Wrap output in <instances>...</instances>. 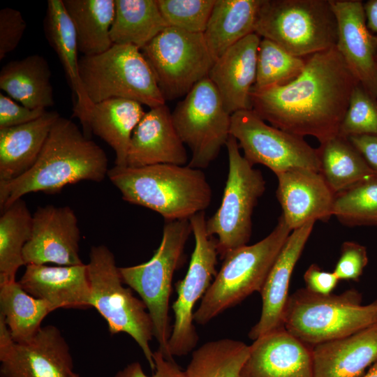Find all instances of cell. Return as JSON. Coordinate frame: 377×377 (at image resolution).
Instances as JSON below:
<instances>
[{"instance_id":"obj_1","label":"cell","mask_w":377,"mask_h":377,"mask_svg":"<svg viewBox=\"0 0 377 377\" xmlns=\"http://www.w3.org/2000/svg\"><path fill=\"white\" fill-rule=\"evenodd\" d=\"M358 83L335 46L309 56L293 80L252 89L251 108L272 126L323 144L339 134Z\"/></svg>"},{"instance_id":"obj_2","label":"cell","mask_w":377,"mask_h":377,"mask_svg":"<svg viewBox=\"0 0 377 377\" xmlns=\"http://www.w3.org/2000/svg\"><path fill=\"white\" fill-rule=\"evenodd\" d=\"M108 170L104 150L72 120L59 117L34 165L13 179L0 182L1 210L30 193L55 194L80 181L101 182Z\"/></svg>"},{"instance_id":"obj_3","label":"cell","mask_w":377,"mask_h":377,"mask_svg":"<svg viewBox=\"0 0 377 377\" xmlns=\"http://www.w3.org/2000/svg\"><path fill=\"white\" fill-rule=\"evenodd\" d=\"M108 177L125 201L156 212L165 221L189 219L205 212L212 198L205 173L188 165H114Z\"/></svg>"},{"instance_id":"obj_4","label":"cell","mask_w":377,"mask_h":377,"mask_svg":"<svg viewBox=\"0 0 377 377\" xmlns=\"http://www.w3.org/2000/svg\"><path fill=\"white\" fill-rule=\"evenodd\" d=\"M292 230L281 215L273 230L252 245L228 252L221 269L193 313L204 325L254 292L260 293L267 276Z\"/></svg>"},{"instance_id":"obj_5","label":"cell","mask_w":377,"mask_h":377,"mask_svg":"<svg viewBox=\"0 0 377 377\" xmlns=\"http://www.w3.org/2000/svg\"><path fill=\"white\" fill-rule=\"evenodd\" d=\"M377 323V300L362 304L355 289L341 294L320 295L306 288L290 295L283 323L303 343L316 344L344 337Z\"/></svg>"},{"instance_id":"obj_6","label":"cell","mask_w":377,"mask_h":377,"mask_svg":"<svg viewBox=\"0 0 377 377\" xmlns=\"http://www.w3.org/2000/svg\"><path fill=\"white\" fill-rule=\"evenodd\" d=\"M192 232L189 219L165 221L159 246L146 263L119 267L124 283L135 290L151 316L154 337L165 357L172 360L168 350L171 334L169 301L175 272L183 262L186 243Z\"/></svg>"},{"instance_id":"obj_7","label":"cell","mask_w":377,"mask_h":377,"mask_svg":"<svg viewBox=\"0 0 377 377\" xmlns=\"http://www.w3.org/2000/svg\"><path fill=\"white\" fill-rule=\"evenodd\" d=\"M255 33L303 57L336 46L337 22L330 0H262Z\"/></svg>"},{"instance_id":"obj_8","label":"cell","mask_w":377,"mask_h":377,"mask_svg":"<svg viewBox=\"0 0 377 377\" xmlns=\"http://www.w3.org/2000/svg\"><path fill=\"white\" fill-rule=\"evenodd\" d=\"M79 71L92 104L111 98L135 101L149 108L165 104L152 69L134 45L113 44L101 54L82 56Z\"/></svg>"},{"instance_id":"obj_9","label":"cell","mask_w":377,"mask_h":377,"mask_svg":"<svg viewBox=\"0 0 377 377\" xmlns=\"http://www.w3.org/2000/svg\"><path fill=\"white\" fill-rule=\"evenodd\" d=\"M90 282V306L105 320L110 334L124 332L142 350L151 370H155L150 341L154 327L145 304L125 288L114 254L105 245L91 247L87 264Z\"/></svg>"},{"instance_id":"obj_10","label":"cell","mask_w":377,"mask_h":377,"mask_svg":"<svg viewBox=\"0 0 377 377\" xmlns=\"http://www.w3.org/2000/svg\"><path fill=\"white\" fill-rule=\"evenodd\" d=\"M226 147L228 156V174L221 203L207 220V232L216 235L221 258L230 251L245 246L252 232V214L265 190L262 172L253 168L240 154L237 140L230 135Z\"/></svg>"},{"instance_id":"obj_11","label":"cell","mask_w":377,"mask_h":377,"mask_svg":"<svg viewBox=\"0 0 377 377\" xmlns=\"http://www.w3.org/2000/svg\"><path fill=\"white\" fill-rule=\"evenodd\" d=\"M166 101L185 96L208 77L214 60L203 34L168 27L141 50Z\"/></svg>"},{"instance_id":"obj_12","label":"cell","mask_w":377,"mask_h":377,"mask_svg":"<svg viewBox=\"0 0 377 377\" xmlns=\"http://www.w3.org/2000/svg\"><path fill=\"white\" fill-rule=\"evenodd\" d=\"M175 129L191 156L188 165L207 168L230 135L231 115L219 92L206 77L197 83L172 112Z\"/></svg>"},{"instance_id":"obj_13","label":"cell","mask_w":377,"mask_h":377,"mask_svg":"<svg viewBox=\"0 0 377 377\" xmlns=\"http://www.w3.org/2000/svg\"><path fill=\"white\" fill-rule=\"evenodd\" d=\"M195 239L188 269L175 284L177 297L172 305L175 321L168 341L170 354L183 356L193 352L199 337L194 325L193 308L217 274V240L207 232L205 212L189 219Z\"/></svg>"},{"instance_id":"obj_14","label":"cell","mask_w":377,"mask_h":377,"mask_svg":"<svg viewBox=\"0 0 377 377\" xmlns=\"http://www.w3.org/2000/svg\"><path fill=\"white\" fill-rule=\"evenodd\" d=\"M230 134L252 165L262 164L276 175L295 168L320 172L318 148L303 137L268 125L253 110L231 114Z\"/></svg>"},{"instance_id":"obj_15","label":"cell","mask_w":377,"mask_h":377,"mask_svg":"<svg viewBox=\"0 0 377 377\" xmlns=\"http://www.w3.org/2000/svg\"><path fill=\"white\" fill-rule=\"evenodd\" d=\"M1 377H71L73 362L60 330L54 325L42 327L24 343L15 342L0 316Z\"/></svg>"},{"instance_id":"obj_16","label":"cell","mask_w":377,"mask_h":377,"mask_svg":"<svg viewBox=\"0 0 377 377\" xmlns=\"http://www.w3.org/2000/svg\"><path fill=\"white\" fill-rule=\"evenodd\" d=\"M80 239L77 218L70 207H38L33 214L31 236L23 250L25 266L82 265Z\"/></svg>"},{"instance_id":"obj_17","label":"cell","mask_w":377,"mask_h":377,"mask_svg":"<svg viewBox=\"0 0 377 377\" xmlns=\"http://www.w3.org/2000/svg\"><path fill=\"white\" fill-rule=\"evenodd\" d=\"M337 22L336 47L360 84L377 98V36L360 0H330Z\"/></svg>"},{"instance_id":"obj_18","label":"cell","mask_w":377,"mask_h":377,"mask_svg":"<svg viewBox=\"0 0 377 377\" xmlns=\"http://www.w3.org/2000/svg\"><path fill=\"white\" fill-rule=\"evenodd\" d=\"M276 197L285 222L293 231L333 216L335 193L319 172L292 169L276 175Z\"/></svg>"},{"instance_id":"obj_19","label":"cell","mask_w":377,"mask_h":377,"mask_svg":"<svg viewBox=\"0 0 377 377\" xmlns=\"http://www.w3.org/2000/svg\"><path fill=\"white\" fill-rule=\"evenodd\" d=\"M312 346L284 327L253 341L240 377H313Z\"/></svg>"},{"instance_id":"obj_20","label":"cell","mask_w":377,"mask_h":377,"mask_svg":"<svg viewBox=\"0 0 377 377\" xmlns=\"http://www.w3.org/2000/svg\"><path fill=\"white\" fill-rule=\"evenodd\" d=\"M187 162L185 145L175 129L168 107L164 104L150 108L133 132L126 166L186 165Z\"/></svg>"},{"instance_id":"obj_21","label":"cell","mask_w":377,"mask_h":377,"mask_svg":"<svg viewBox=\"0 0 377 377\" xmlns=\"http://www.w3.org/2000/svg\"><path fill=\"white\" fill-rule=\"evenodd\" d=\"M261 38L256 33L228 49L214 63L208 78L216 88L226 110H252L251 94L256 83Z\"/></svg>"},{"instance_id":"obj_22","label":"cell","mask_w":377,"mask_h":377,"mask_svg":"<svg viewBox=\"0 0 377 377\" xmlns=\"http://www.w3.org/2000/svg\"><path fill=\"white\" fill-rule=\"evenodd\" d=\"M315 222L293 230L276 258L260 291L262 310L258 321L248 336L252 340L283 327V313L289 294L290 281Z\"/></svg>"},{"instance_id":"obj_23","label":"cell","mask_w":377,"mask_h":377,"mask_svg":"<svg viewBox=\"0 0 377 377\" xmlns=\"http://www.w3.org/2000/svg\"><path fill=\"white\" fill-rule=\"evenodd\" d=\"M31 295L60 308L87 309L91 290L87 265L29 264L19 281Z\"/></svg>"},{"instance_id":"obj_24","label":"cell","mask_w":377,"mask_h":377,"mask_svg":"<svg viewBox=\"0 0 377 377\" xmlns=\"http://www.w3.org/2000/svg\"><path fill=\"white\" fill-rule=\"evenodd\" d=\"M313 377H362L377 362V323L311 348Z\"/></svg>"},{"instance_id":"obj_25","label":"cell","mask_w":377,"mask_h":377,"mask_svg":"<svg viewBox=\"0 0 377 377\" xmlns=\"http://www.w3.org/2000/svg\"><path fill=\"white\" fill-rule=\"evenodd\" d=\"M45 37L57 55L75 97L74 117L80 119L84 133L92 103L84 90L79 71L76 34L62 0H48L44 20Z\"/></svg>"},{"instance_id":"obj_26","label":"cell","mask_w":377,"mask_h":377,"mask_svg":"<svg viewBox=\"0 0 377 377\" xmlns=\"http://www.w3.org/2000/svg\"><path fill=\"white\" fill-rule=\"evenodd\" d=\"M59 117L47 111L29 123L0 128V182L13 179L34 165Z\"/></svg>"},{"instance_id":"obj_27","label":"cell","mask_w":377,"mask_h":377,"mask_svg":"<svg viewBox=\"0 0 377 377\" xmlns=\"http://www.w3.org/2000/svg\"><path fill=\"white\" fill-rule=\"evenodd\" d=\"M142 105L125 98H111L93 104L85 135L91 132L104 140L115 154L114 165L126 166L133 132L145 114Z\"/></svg>"},{"instance_id":"obj_28","label":"cell","mask_w":377,"mask_h":377,"mask_svg":"<svg viewBox=\"0 0 377 377\" xmlns=\"http://www.w3.org/2000/svg\"><path fill=\"white\" fill-rule=\"evenodd\" d=\"M51 71L43 56L34 54L5 64L0 71V89L9 97L30 108L54 104Z\"/></svg>"},{"instance_id":"obj_29","label":"cell","mask_w":377,"mask_h":377,"mask_svg":"<svg viewBox=\"0 0 377 377\" xmlns=\"http://www.w3.org/2000/svg\"><path fill=\"white\" fill-rule=\"evenodd\" d=\"M262 0H216L205 31L214 61L231 46L255 33Z\"/></svg>"},{"instance_id":"obj_30","label":"cell","mask_w":377,"mask_h":377,"mask_svg":"<svg viewBox=\"0 0 377 377\" xmlns=\"http://www.w3.org/2000/svg\"><path fill=\"white\" fill-rule=\"evenodd\" d=\"M62 1L82 56L97 55L112 46L110 32L114 17V0Z\"/></svg>"},{"instance_id":"obj_31","label":"cell","mask_w":377,"mask_h":377,"mask_svg":"<svg viewBox=\"0 0 377 377\" xmlns=\"http://www.w3.org/2000/svg\"><path fill=\"white\" fill-rule=\"evenodd\" d=\"M115 13L110 36L113 44L142 50L168 27L156 0H114Z\"/></svg>"},{"instance_id":"obj_32","label":"cell","mask_w":377,"mask_h":377,"mask_svg":"<svg viewBox=\"0 0 377 377\" xmlns=\"http://www.w3.org/2000/svg\"><path fill=\"white\" fill-rule=\"evenodd\" d=\"M318 151L319 172L335 195L377 175L348 138L337 135Z\"/></svg>"},{"instance_id":"obj_33","label":"cell","mask_w":377,"mask_h":377,"mask_svg":"<svg viewBox=\"0 0 377 377\" xmlns=\"http://www.w3.org/2000/svg\"><path fill=\"white\" fill-rule=\"evenodd\" d=\"M54 309L27 293L19 281L0 284V316L15 342L32 339L42 328L44 318Z\"/></svg>"},{"instance_id":"obj_34","label":"cell","mask_w":377,"mask_h":377,"mask_svg":"<svg viewBox=\"0 0 377 377\" xmlns=\"http://www.w3.org/2000/svg\"><path fill=\"white\" fill-rule=\"evenodd\" d=\"M33 214L21 198L2 211L0 217V284L15 281L25 265L23 250L29 239Z\"/></svg>"},{"instance_id":"obj_35","label":"cell","mask_w":377,"mask_h":377,"mask_svg":"<svg viewBox=\"0 0 377 377\" xmlns=\"http://www.w3.org/2000/svg\"><path fill=\"white\" fill-rule=\"evenodd\" d=\"M250 346L232 339L208 341L193 350L187 377H240Z\"/></svg>"},{"instance_id":"obj_36","label":"cell","mask_w":377,"mask_h":377,"mask_svg":"<svg viewBox=\"0 0 377 377\" xmlns=\"http://www.w3.org/2000/svg\"><path fill=\"white\" fill-rule=\"evenodd\" d=\"M306 59L290 54L276 43L261 38L257 57L256 83L252 89L285 84L303 71Z\"/></svg>"},{"instance_id":"obj_37","label":"cell","mask_w":377,"mask_h":377,"mask_svg":"<svg viewBox=\"0 0 377 377\" xmlns=\"http://www.w3.org/2000/svg\"><path fill=\"white\" fill-rule=\"evenodd\" d=\"M333 216L348 226L377 225V175L336 194Z\"/></svg>"},{"instance_id":"obj_38","label":"cell","mask_w":377,"mask_h":377,"mask_svg":"<svg viewBox=\"0 0 377 377\" xmlns=\"http://www.w3.org/2000/svg\"><path fill=\"white\" fill-rule=\"evenodd\" d=\"M216 0H156L168 27L203 34Z\"/></svg>"},{"instance_id":"obj_39","label":"cell","mask_w":377,"mask_h":377,"mask_svg":"<svg viewBox=\"0 0 377 377\" xmlns=\"http://www.w3.org/2000/svg\"><path fill=\"white\" fill-rule=\"evenodd\" d=\"M338 135H377V98L360 83L353 91Z\"/></svg>"},{"instance_id":"obj_40","label":"cell","mask_w":377,"mask_h":377,"mask_svg":"<svg viewBox=\"0 0 377 377\" xmlns=\"http://www.w3.org/2000/svg\"><path fill=\"white\" fill-rule=\"evenodd\" d=\"M367 263L365 246L354 242H345L334 272L339 280L357 281Z\"/></svg>"},{"instance_id":"obj_41","label":"cell","mask_w":377,"mask_h":377,"mask_svg":"<svg viewBox=\"0 0 377 377\" xmlns=\"http://www.w3.org/2000/svg\"><path fill=\"white\" fill-rule=\"evenodd\" d=\"M26 28V22L18 10L4 8L0 10V60L17 47Z\"/></svg>"},{"instance_id":"obj_42","label":"cell","mask_w":377,"mask_h":377,"mask_svg":"<svg viewBox=\"0 0 377 377\" xmlns=\"http://www.w3.org/2000/svg\"><path fill=\"white\" fill-rule=\"evenodd\" d=\"M46 109H30L0 93V128L29 123L42 117Z\"/></svg>"},{"instance_id":"obj_43","label":"cell","mask_w":377,"mask_h":377,"mask_svg":"<svg viewBox=\"0 0 377 377\" xmlns=\"http://www.w3.org/2000/svg\"><path fill=\"white\" fill-rule=\"evenodd\" d=\"M153 357L155 370L151 376L146 375L140 364L134 362L119 371L114 377H187L185 371L174 360L166 359L159 349L154 352Z\"/></svg>"},{"instance_id":"obj_44","label":"cell","mask_w":377,"mask_h":377,"mask_svg":"<svg viewBox=\"0 0 377 377\" xmlns=\"http://www.w3.org/2000/svg\"><path fill=\"white\" fill-rule=\"evenodd\" d=\"M304 280L307 290L320 295L331 294L339 281L334 272L322 270L316 264L311 265L306 270Z\"/></svg>"},{"instance_id":"obj_45","label":"cell","mask_w":377,"mask_h":377,"mask_svg":"<svg viewBox=\"0 0 377 377\" xmlns=\"http://www.w3.org/2000/svg\"><path fill=\"white\" fill-rule=\"evenodd\" d=\"M348 138L369 167L377 173V135H353Z\"/></svg>"},{"instance_id":"obj_46","label":"cell","mask_w":377,"mask_h":377,"mask_svg":"<svg viewBox=\"0 0 377 377\" xmlns=\"http://www.w3.org/2000/svg\"><path fill=\"white\" fill-rule=\"evenodd\" d=\"M367 24L372 33H377V0H369L364 3Z\"/></svg>"},{"instance_id":"obj_47","label":"cell","mask_w":377,"mask_h":377,"mask_svg":"<svg viewBox=\"0 0 377 377\" xmlns=\"http://www.w3.org/2000/svg\"><path fill=\"white\" fill-rule=\"evenodd\" d=\"M362 377H377V362L371 365L368 371Z\"/></svg>"},{"instance_id":"obj_48","label":"cell","mask_w":377,"mask_h":377,"mask_svg":"<svg viewBox=\"0 0 377 377\" xmlns=\"http://www.w3.org/2000/svg\"><path fill=\"white\" fill-rule=\"evenodd\" d=\"M71 377H80L78 374H75V372L73 374Z\"/></svg>"}]
</instances>
